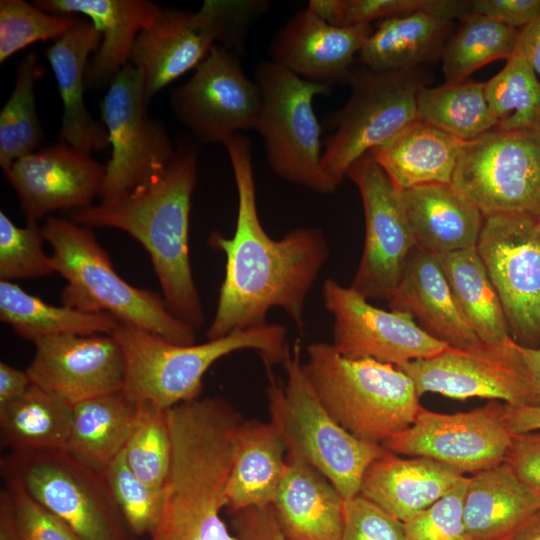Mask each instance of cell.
<instances>
[{
  "mask_svg": "<svg viewBox=\"0 0 540 540\" xmlns=\"http://www.w3.org/2000/svg\"><path fill=\"white\" fill-rule=\"evenodd\" d=\"M238 194L234 234L213 232L208 244L224 252L225 274L208 340L266 324L272 308L282 309L299 331L305 327L306 298L329 256L324 232L298 227L273 239L259 219L251 142L241 133L223 144Z\"/></svg>",
  "mask_w": 540,
  "mask_h": 540,
  "instance_id": "cell-1",
  "label": "cell"
},
{
  "mask_svg": "<svg viewBox=\"0 0 540 540\" xmlns=\"http://www.w3.org/2000/svg\"><path fill=\"white\" fill-rule=\"evenodd\" d=\"M168 421L171 463L150 540H239L221 512L240 415L227 400L210 397L168 409Z\"/></svg>",
  "mask_w": 540,
  "mask_h": 540,
  "instance_id": "cell-2",
  "label": "cell"
},
{
  "mask_svg": "<svg viewBox=\"0 0 540 540\" xmlns=\"http://www.w3.org/2000/svg\"><path fill=\"white\" fill-rule=\"evenodd\" d=\"M196 182V151L181 144L162 173L127 193L71 213L76 223L118 229L136 239L150 256L168 310L195 330L204 324L189 251Z\"/></svg>",
  "mask_w": 540,
  "mask_h": 540,
  "instance_id": "cell-3",
  "label": "cell"
},
{
  "mask_svg": "<svg viewBox=\"0 0 540 540\" xmlns=\"http://www.w3.org/2000/svg\"><path fill=\"white\" fill-rule=\"evenodd\" d=\"M112 335L124 357L123 391L137 403H150L166 410L198 399L207 370L230 353L256 350L270 367L283 364L291 351L286 327L276 323L188 345L170 342L126 323H119Z\"/></svg>",
  "mask_w": 540,
  "mask_h": 540,
  "instance_id": "cell-4",
  "label": "cell"
},
{
  "mask_svg": "<svg viewBox=\"0 0 540 540\" xmlns=\"http://www.w3.org/2000/svg\"><path fill=\"white\" fill-rule=\"evenodd\" d=\"M52 249L55 272L66 281L63 305L92 313H108L120 323L152 332L177 344H193L196 330L175 317L162 295L125 281L98 242L91 227L49 216L42 225Z\"/></svg>",
  "mask_w": 540,
  "mask_h": 540,
  "instance_id": "cell-5",
  "label": "cell"
},
{
  "mask_svg": "<svg viewBox=\"0 0 540 540\" xmlns=\"http://www.w3.org/2000/svg\"><path fill=\"white\" fill-rule=\"evenodd\" d=\"M304 369L324 407L356 438L382 445L409 427L422 407L415 386L398 367L350 359L332 344L307 346Z\"/></svg>",
  "mask_w": 540,
  "mask_h": 540,
  "instance_id": "cell-6",
  "label": "cell"
},
{
  "mask_svg": "<svg viewBox=\"0 0 540 540\" xmlns=\"http://www.w3.org/2000/svg\"><path fill=\"white\" fill-rule=\"evenodd\" d=\"M286 383L270 375L267 388L270 422L280 434L286 456L299 459L323 474L344 500L359 494L369 465L385 448L360 440L330 415L301 362L299 341L285 359Z\"/></svg>",
  "mask_w": 540,
  "mask_h": 540,
  "instance_id": "cell-7",
  "label": "cell"
},
{
  "mask_svg": "<svg viewBox=\"0 0 540 540\" xmlns=\"http://www.w3.org/2000/svg\"><path fill=\"white\" fill-rule=\"evenodd\" d=\"M255 81L261 108L254 129L264 139L270 169L316 193L334 192L337 187L322 169L321 128L313 110V99L331 86L304 80L271 60L258 64Z\"/></svg>",
  "mask_w": 540,
  "mask_h": 540,
  "instance_id": "cell-8",
  "label": "cell"
},
{
  "mask_svg": "<svg viewBox=\"0 0 540 540\" xmlns=\"http://www.w3.org/2000/svg\"><path fill=\"white\" fill-rule=\"evenodd\" d=\"M264 1L206 0L196 12L162 9L138 35L129 63L144 72L148 102L162 88L196 68L216 44L241 45Z\"/></svg>",
  "mask_w": 540,
  "mask_h": 540,
  "instance_id": "cell-9",
  "label": "cell"
},
{
  "mask_svg": "<svg viewBox=\"0 0 540 540\" xmlns=\"http://www.w3.org/2000/svg\"><path fill=\"white\" fill-rule=\"evenodd\" d=\"M423 78L416 69L351 70L347 79L351 96L325 122L334 132L326 142L321 165L336 187L356 160L418 119L416 97L425 86Z\"/></svg>",
  "mask_w": 540,
  "mask_h": 540,
  "instance_id": "cell-10",
  "label": "cell"
},
{
  "mask_svg": "<svg viewBox=\"0 0 540 540\" xmlns=\"http://www.w3.org/2000/svg\"><path fill=\"white\" fill-rule=\"evenodd\" d=\"M1 471L21 480L80 540H132L104 472L68 452L10 453L1 460Z\"/></svg>",
  "mask_w": 540,
  "mask_h": 540,
  "instance_id": "cell-11",
  "label": "cell"
},
{
  "mask_svg": "<svg viewBox=\"0 0 540 540\" xmlns=\"http://www.w3.org/2000/svg\"><path fill=\"white\" fill-rule=\"evenodd\" d=\"M451 183L484 217H540V133L494 128L463 147Z\"/></svg>",
  "mask_w": 540,
  "mask_h": 540,
  "instance_id": "cell-12",
  "label": "cell"
},
{
  "mask_svg": "<svg viewBox=\"0 0 540 540\" xmlns=\"http://www.w3.org/2000/svg\"><path fill=\"white\" fill-rule=\"evenodd\" d=\"M147 106L144 72L128 63L115 75L100 104L112 148L100 202L162 173L175 154L166 127L146 114Z\"/></svg>",
  "mask_w": 540,
  "mask_h": 540,
  "instance_id": "cell-13",
  "label": "cell"
},
{
  "mask_svg": "<svg viewBox=\"0 0 540 540\" xmlns=\"http://www.w3.org/2000/svg\"><path fill=\"white\" fill-rule=\"evenodd\" d=\"M476 250L499 296L510 337L540 345V229L538 217L503 213L484 217Z\"/></svg>",
  "mask_w": 540,
  "mask_h": 540,
  "instance_id": "cell-14",
  "label": "cell"
},
{
  "mask_svg": "<svg viewBox=\"0 0 540 540\" xmlns=\"http://www.w3.org/2000/svg\"><path fill=\"white\" fill-rule=\"evenodd\" d=\"M346 176L360 192L365 218L363 252L350 287L366 299L388 300L417 246L401 191L369 153Z\"/></svg>",
  "mask_w": 540,
  "mask_h": 540,
  "instance_id": "cell-15",
  "label": "cell"
},
{
  "mask_svg": "<svg viewBox=\"0 0 540 540\" xmlns=\"http://www.w3.org/2000/svg\"><path fill=\"white\" fill-rule=\"evenodd\" d=\"M169 102L199 142L224 144L240 131L255 128L261 93L237 55L216 44L191 78L171 92Z\"/></svg>",
  "mask_w": 540,
  "mask_h": 540,
  "instance_id": "cell-16",
  "label": "cell"
},
{
  "mask_svg": "<svg viewBox=\"0 0 540 540\" xmlns=\"http://www.w3.org/2000/svg\"><path fill=\"white\" fill-rule=\"evenodd\" d=\"M503 402L453 414L421 407L414 422L382 446L396 454L426 457L461 474L477 473L505 461L512 433L502 418Z\"/></svg>",
  "mask_w": 540,
  "mask_h": 540,
  "instance_id": "cell-17",
  "label": "cell"
},
{
  "mask_svg": "<svg viewBox=\"0 0 540 540\" xmlns=\"http://www.w3.org/2000/svg\"><path fill=\"white\" fill-rule=\"evenodd\" d=\"M322 298L333 317L332 345L344 357L400 367L448 347L423 331L409 315L378 308L333 279L324 281Z\"/></svg>",
  "mask_w": 540,
  "mask_h": 540,
  "instance_id": "cell-18",
  "label": "cell"
},
{
  "mask_svg": "<svg viewBox=\"0 0 540 540\" xmlns=\"http://www.w3.org/2000/svg\"><path fill=\"white\" fill-rule=\"evenodd\" d=\"M398 368L410 377L419 397L438 393L459 400L485 398L511 406L529 405L528 381L513 339L503 346H448Z\"/></svg>",
  "mask_w": 540,
  "mask_h": 540,
  "instance_id": "cell-19",
  "label": "cell"
},
{
  "mask_svg": "<svg viewBox=\"0 0 540 540\" xmlns=\"http://www.w3.org/2000/svg\"><path fill=\"white\" fill-rule=\"evenodd\" d=\"M32 384L71 405L123 390L125 364L112 334L49 336L34 342Z\"/></svg>",
  "mask_w": 540,
  "mask_h": 540,
  "instance_id": "cell-20",
  "label": "cell"
},
{
  "mask_svg": "<svg viewBox=\"0 0 540 540\" xmlns=\"http://www.w3.org/2000/svg\"><path fill=\"white\" fill-rule=\"evenodd\" d=\"M105 173L106 165L64 142L40 147L3 169L23 215L31 222L57 210L94 205Z\"/></svg>",
  "mask_w": 540,
  "mask_h": 540,
  "instance_id": "cell-21",
  "label": "cell"
},
{
  "mask_svg": "<svg viewBox=\"0 0 540 540\" xmlns=\"http://www.w3.org/2000/svg\"><path fill=\"white\" fill-rule=\"evenodd\" d=\"M373 31L371 24L330 25L305 8L276 33L270 60L310 82H347L355 55Z\"/></svg>",
  "mask_w": 540,
  "mask_h": 540,
  "instance_id": "cell-22",
  "label": "cell"
},
{
  "mask_svg": "<svg viewBox=\"0 0 540 540\" xmlns=\"http://www.w3.org/2000/svg\"><path fill=\"white\" fill-rule=\"evenodd\" d=\"M387 301L390 310L409 315L423 331L449 347L482 344L462 315L436 256L418 246L409 254Z\"/></svg>",
  "mask_w": 540,
  "mask_h": 540,
  "instance_id": "cell-23",
  "label": "cell"
},
{
  "mask_svg": "<svg viewBox=\"0 0 540 540\" xmlns=\"http://www.w3.org/2000/svg\"><path fill=\"white\" fill-rule=\"evenodd\" d=\"M101 40L91 21L76 16L71 28L45 51L63 102L60 142L88 155L110 146L106 127L90 115L84 101L88 58Z\"/></svg>",
  "mask_w": 540,
  "mask_h": 540,
  "instance_id": "cell-24",
  "label": "cell"
},
{
  "mask_svg": "<svg viewBox=\"0 0 540 540\" xmlns=\"http://www.w3.org/2000/svg\"><path fill=\"white\" fill-rule=\"evenodd\" d=\"M33 4L51 14H83L101 33V44L85 72L88 87L111 83L129 63L140 32L150 28L162 10L148 0H36Z\"/></svg>",
  "mask_w": 540,
  "mask_h": 540,
  "instance_id": "cell-25",
  "label": "cell"
},
{
  "mask_svg": "<svg viewBox=\"0 0 540 540\" xmlns=\"http://www.w3.org/2000/svg\"><path fill=\"white\" fill-rule=\"evenodd\" d=\"M466 476L426 457L387 449L367 468L359 494L405 522L453 490Z\"/></svg>",
  "mask_w": 540,
  "mask_h": 540,
  "instance_id": "cell-26",
  "label": "cell"
},
{
  "mask_svg": "<svg viewBox=\"0 0 540 540\" xmlns=\"http://www.w3.org/2000/svg\"><path fill=\"white\" fill-rule=\"evenodd\" d=\"M286 540H341L344 499L309 464L286 456V467L272 503Z\"/></svg>",
  "mask_w": 540,
  "mask_h": 540,
  "instance_id": "cell-27",
  "label": "cell"
},
{
  "mask_svg": "<svg viewBox=\"0 0 540 540\" xmlns=\"http://www.w3.org/2000/svg\"><path fill=\"white\" fill-rule=\"evenodd\" d=\"M416 244L434 255L475 248L484 215L452 183H429L401 191Z\"/></svg>",
  "mask_w": 540,
  "mask_h": 540,
  "instance_id": "cell-28",
  "label": "cell"
},
{
  "mask_svg": "<svg viewBox=\"0 0 540 540\" xmlns=\"http://www.w3.org/2000/svg\"><path fill=\"white\" fill-rule=\"evenodd\" d=\"M467 142L416 119L369 154L402 191L429 183H451Z\"/></svg>",
  "mask_w": 540,
  "mask_h": 540,
  "instance_id": "cell-29",
  "label": "cell"
},
{
  "mask_svg": "<svg viewBox=\"0 0 540 540\" xmlns=\"http://www.w3.org/2000/svg\"><path fill=\"white\" fill-rule=\"evenodd\" d=\"M286 467L285 444L271 422L242 421L226 488L231 515L272 505Z\"/></svg>",
  "mask_w": 540,
  "mask_h": 540,
  "instance_id": "cell-30",
  "label": "cell"
},
{
  "mask_svg": "<svg viewBox=\"0 0 540 540\" xmlns=\"http://www.w3.org/2000/svg\"><path fill=\"white\" fill-rule=\"evenodd\" d=\"M468 478L463 520L472 540H506L540 510L505 462Z\"/></svg>",
  "mask_w": 540,
  "mask_h": 540,
  "instance_id": "cell-31",
  "label": "cell"
},
{
  "mask_svg": "<svg viewBox=\"0 0 540 540\" xmlns=\"http://www.w3.org/2000/svg\"><path fill=\"white\" fill-rule=\"evenodd\" d=\"M451 26L452 20L423 11L381 20L359 61L372 71L415 69L441 58Z\"/></svg>",
  "mask_w": 540,
  "mask_h": 540,
  "instance_id": "cell-32",
  "label": "cell"
},
{
  "mask_svg": "<svg viewBox=\"0 0 540 540\" xmlns=\"http://www.w3.org/2000/svg\"><path fill=\"white\" fill-rule=\"evenodd\" d=\"M139 404L123 390L73 405L67 451L78 461L104 472L124 449Z\"/></svg>",
  "mask_w": 540,
  "mask_h": 540,
  "instance_id": "cell-33",
  "label": "cell"
},
{
  "mask_svg": "<svg viewBox=\"0 0 540 540\" xmlns=\"http://www.w3.org/2000/svg\"><path fill=\"white\" fill-rule=\"evenodd\" d=\"M73 405L34 384L0 407L2 446L11 453L67 451Z\"/></svg>",
  "mask_w": 540,
  "mask_h": 540,
  "instance_id": "cell-34",
  "label": "cell"
},
{
  "mask_svg": "<svg viewBox=\"0 0 540 540\" xmlns=\"http://www.w3.org/2000/svg\"><path fill=\"white\" fill-rule=\"evenodd\" d=\"M454 299L479 340L503 346L512 338L499 296L475 248L435 255Z\"/></svg>",
  "mask_w": 540,
  "mask_h": 540,
  "instance_id": "cell-35",
  "label": "cell"
},
{
  "mask_svg": "<svg viewBox=\"0 0 540 540\" xmlns=\"http://www.w3.org/2000/svg\"><path fill=\"white\" fill-rule=\"evenodd\" d=\"M0 319L33 343L62 334H112L120 323L108 313L50 305L13 281L4 280H0Z\"/></svg>",
  "mask_w": 540,
  "mask_h": 540,
  "instance_id": "cell-36",
  "label": "cell"
},
{
  "mask_svg": "<svg viewBox=\"0 0 540 540\" xmlns=\"http://www.w3.org/2000/svg\"><path fill=\"white\" fill-rule=\"evenodd\" d=\"M520 32L484 15L470 12L464 16L440 58L445 83L465 82L484 65L499 59L507 61L516 51Z\"/></svg>",
  "mask_w": 540,
  "mask_h": 540,
  "instance_id": "cell-37",
  "label": "cell"
},
{
  "mask_svg": "<svg viewBox=\"0 0 540 540\" xmlns=\"http://www.w3.org/2000/svg\"><path fill=\"white\" fill-rule=\"evenodd\" d=\"M417 118L460 140L471 141L496 127L485 83L423 86L416 97Z\"/></svg>",
  "mask_w": 540,
  "mask_h": 540,
  "instance_id": "cell-38",
  "label": "cell"
},
{
  "mask_svg": "<svg viewBox=\"0 0 540 540\" xmlns=\"http://www.w3.org/2000/svg\"><path fill=\"white\" fill-rule=\"evenodd\" d=\"M485 96L495 128L540 133V80L519 52L485 83Z\"/></svg>",
  "mask_w": 540,
  "mask_h": 540,
  "instance_id": "cell-39",
  "label": "cell"
},
{
  "mask_svg": "<svg viewBox=\"0 0 540 540\" xmlns=\"http://www.w3.org/2000/svg\"><path fill=\"white\" fill-rule=\"evenodd\" d=\"M43 76L35 52L27 53L17 68L14 88L0 112V166L36 151L43 131L36 111L34 86Z\"/></svg>",
  "mask_w": 540,
  "mask_h": 540,
  "instance_id": "cell-40",
  "label": "cell"
},
{
  "mask_svg": "<svg viewBox=\"0 0 540 540\" xmlns=\"http://www.w3.org/2000/svg\"><path fill=\"white\" fill-rule=\"evenodd\" d=\"M133 430L124 447L128 465L147 485L162 491L171 463L168 410L138 403Z\"/></svg>",
  "mask_w": 540,
  "mask_h": 540,
  "instance_id": "cell-41",
  "label": "cell"
},
{
  "mask_svg": "<svg viewBox=\"0 0 540 540\" xmlns=\"http://www.w3.org/2000/svg\"><path fill=\"white\" fill-rule=\"evenodd\" d=\"M76 15L51 14L23 0L0 1V63L25 47L62 37Z\"/></svg>",
  "mask_w": 540,
  "mask_h": 540,
  "instance_id": "cell-42",
  "label": "cell"
},
{
  "mask_svg": "<svg viewBox=\"0 0 540 540\" xmlns=\"http://www.w3.org/2000/svg\"><path fill=\"white\" fill-rule=\"evenodd\" d=\"M44 241L38 222L27 221L19 227L0 211V280L35 279L55 272Z\"/></svg>",
  "mask_w": 540,
  "mask_h": 540,
  "instance_id": "cell-43",
  "label": "cell"
},
{
  "mask_svg": "<svg viewBox=\"0 0 540 540\" xmlns=\"http://www.w3.org/2000/svg\"><path fill=\"white\" fill-rule=\"evenodd\" d=\"M104 475L132 534L150 535L160 515L162 491L153 489L132 471L124 449L110 462Z\"/></svg>",
  "mask_w": 540,
  "mask_h": 540,
  "instance_id": "cell-44",
  "label": "cell"
},
{
  "mask_svg": "<svg viewBox=\"0 0 540 540\" xmlns=\"http://www.w3.org/2000/svg\"><path fill=\"white\" fill-rule=\"evenodd\" d=\"M468 480L465 477L432 506L403 522L405 540H472L463 520Z\"/></svg>",
  "mask_w": 540,
  "mask_h": 540,
  "instance_id": "cell-45",
  "label": "cell"
},
{
  "mask_svg": "<svg viewBox=\"0 0 540 540\" xmlns=\"http://www.w3.org/2000/svg\"><path fill=\"white\" fill-rule=\"evenodd\" d=\"M427 12L450 20L471 12L466 0H344L342 26L370 24L372 20Z\"/></svg>",
  "mask_w": 540,
  "mask_h": 540,
  "instance_id": "cell-46",
  "label": "cell"
},
{
  "mask_svg": "<svg viewBox=\"0 0 540 540\" xmlns=\"http://www.w3.org/2000/svg\"><path fill=\"white\" fill-rule=\"evenodd\" d=\"M3 476L23 540H80L60 517L30 494L21 480Z\"/></svg>",
  "mask_w": 540,
  "mask_h": 540,
  "instance_id": "cell-47",
  "label": "cell"
},
{
  "mask_svg": "<svg viewBox=\"0 0 540 540\" xmlns=\"http://www.w3.org/2000/svg\"><path fill=\"white\" fill-rule=\"evenodd\" d=\"M341 540H405L403 523L358 494L344 500Z\"/></svg>",
  "mask_w": 540,
  "mask_h": 540,
  "instance_id": "cell-48",
  "label": "cell"
},
{
  "mask_svg": "<svg viewBox=\"0 0 540 540\" xmlns=\"http://www.w3.org/2000/svg\"><path fill=\"white\" fill-rule=\"evenodd\" d=\"M504 462L540 501V430L513 434Z\"/></svg>",
  "mask_w": 540,
  "mask_h": 540,
  "instance_id": "cell-49",
  "label": "cell"
},
{
  "mask_svg": "<svg viewBox=\"0 0 540 540\" xmlns=\"http://www.w3.org/2000/svg\"><path fill=\"white\" fill-rule=\"evenodd\" d=\"M471 12L522 29L540 12V0H472Z\"/></svg>",
  "mask_w": 540,
  "mask_h": 540,
  "instance_id": "cell-50",
  "label": "cell"
},
{
  "mask_svg": "<svg viewBox=\"0 0 540 540\" xmlns=\"http://www.w3.org/2000/svg\"><path fill=\"white\" fill-rule=\"evenodd\" d=\"M232 526L239 540H286L276 521L272 505L249 508L233 514Z\"/></svg>",
  "mask_w": 540,
  "mask_h": 540,
  "instance_id": "cell-51",
  "label": "cell"
},
{
  "mask_svg": "<svg viewBox=\"0 0 540 540\" xmlns=\"http://www.w3.org/2000/svg\"><path fill=\"white\" fill-rule=\"evenodd\" d=\"M32 382L26 371H21L6 362H0V407L22 396Z\"/></svg>",
  "mask_w": 540,
  "mask_h": 540,
  "instance_id": "cell-52",
  "label": "cell"
},
{
  "mask_svg": "<svg viewBox=\"0 0 540 540\" xmlns=\"http://www.w3.org/2000/svg\"><path fill=\"white\" fill-rule=\"evenodd\" d=\"M503 421L512 434L540 430V407L511 406L503 403Z\"/></svg>",
  "mask_w": 540,
  "mask_h": 540,
  "instance_id": "cell-53",
  "label": "cell"
},
{
  "mask_svg": "<svg viewBox=\"0 0 540 540\" xmlns=\"http://www.w3.org/2000/svg\"><path fill=\"white\" fill-rule=\"evenodd\" d=\"M516 51L540 76V12L532 22L521 29Z\"/></svg>",
  "mask_w": 540,
  "mask_h": 540,
  "instance_id": "cell-54",
  "label": "cell"
},
{
  "mask_svg": "<svg viewBox=\"0 0 540 540\" xmlns=\"http://www.w3.org/2000/svg\"><path fill=\"white\" fill-rule=\"evenodd\" d=\"M528 381L530 399L528 406L540 407V347L529 348L516 343Z\"/></svg>",
  "mask_w": 540,
  "mask_h": 540,
  "instance_id": "cell-55",
  "label": "cell"
},
{
  "mask_svg": "<svg viewBox=\"0 0 540 540\" xmlns=\"http://www.w3.org/2000/svg\"><path fill=\"white\" fill-rule=\"evenodd\" d=\"M0 540H23L17 526L12 500L6 489L0 492Z\"/></svg>",
  "mask_w": 540,
  "mask_h": 540,
  "instance_id": "cell-56",
  "label": "cell"
},
{
  "mask_svg": "<svg viewBox=\"0 0 540 540\" xmlns=\"http://www.w3.org/2000/svg\"><path fill=\"white\" fill-rule=\"evenodd\" d=\"M306 8L328 24L342 26L344 0H310Z\"/></svg>",
  "mask_w": 540,
  "mask_h": 540,
  "instance_id": "cell-57",
  "label": "cell"
},
{
  "mask_svg": "<svg viewBox=\"0 0 540 540\" xmlns=\"http://www.w3.org/2000/svg\"><path fill=\"white\" fill-rule=\"evenodd\" d=\"M506 540H540V510Z\"/></svg>",
  "mask_w": 540,
  "mask_h": 540,
  "instance_id": "cell-58",
  "label": "cell"
},
{
  "mask_svg": "<svg viewBox=\"0 0 540 540\" xmlns=\"http://www.w3.org/2000/svg\"><path fill=\"white\" fill-rule=\"evenodd\" d=\"M538 227L540 229V217H538Z\"/></svg>",
  "mask_w": 540,
  "mask_h": 540,
  "instance_id": "cell-59",
  "label": "cell"
}]
</instances>
